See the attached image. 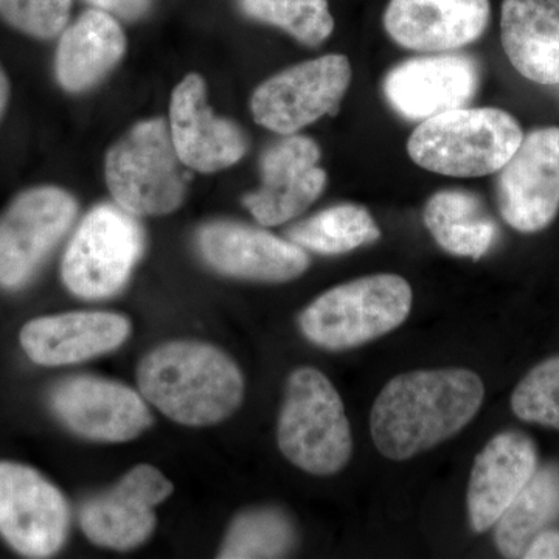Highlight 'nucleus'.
<instances>
[{
  "instance_id": "c85d7f7f",
  "label": "nucleus",
  "mask_w": 559,
  "mask_h": 559,
  "mask_svg": "<svg viewBox=\"0 0 559 559\" xmlns=\"http://www.w3.org/2000/svg\"><path fill=\"white\" fill-rule=\"evenodd\" d=\"M73 0H0V20L24 35L53 39L68 27Z\"/></svg>"
},
{
  "instance_id": "c756f323",
  "label": "nucleus",
  "mask_w": 559,
  "mask_h": 559,
  "mask_svg": "<svg viewBox=\"0 0 559 559\" xmlns=\"http://www.w3.org/2000/svg\"><path fill=\"white\" fill-rule=\"evenodd\" d=\"M95 9L112 14L117 20L139 21L153 5V0H87Z\"/></svg>"
},
{
  "instance_id": "0eeeda50",
  "label": "nucleus",
  "mask_w": 559,
  "mask_h": 559,
  "mask_svg": "<svg viewBox=\"0 0 559 559\" xmlns=\"http://www.w3.org/2000/svg\"><path fill=\"white\" fill-rule=\"evenodd\" d=\"M145 249V234L127 210L97 205L81 221L64 259L62 282L81 299H108L130 280Z\"/></svg>"
},
{
  "instance_id": "9d476101",
  "label": "nucleus",
  "mask_w": 559,
  "mask_h": 559,
  "mask_svg": "<svg viewBox=\"0 0 559 559\" xmlns=\"http://www.w3.org/2000/svg\"><path fill=\"white\" fill-rule=\"evenodd\" d=\"M500 215L514 230L535 234L549 227L559 212V128H539L498 171Z\"/></svg>"
},
{
  "instance_id": "a878e982",
  "label": "nucleus",
  "mask_w": 559,
  "mask_h": 559,
  "mask_svg": "<svg viewBox=\"0 0 559 559\" xmlns=\"http://www.w3.org/2000/svg\"><path fill=\"white\" fill-rule=\"evenodd\" d=\"M293 521L282 510L253 509L231 522L218 558H283L296 546Z\"/></svg>"
},
{
  "instance_id": "473e14b6",
  "label": "nucleus",
  "mask_w": 559,
  "mask_h": 559,
  "mask_svg": "<svg viewBox=\"0 0 559 559\" xmlns=\"http://www.w3.org/2000/svg\"><path fill=\"white\" fill-rule=\"evenodd\" d=\"M557 86L559 87V84H557Z\"/></svg>"
},
{
  "instance_id": "393cba45",
  "label": "nucleus",
  "mask_w": 559,
  "mask_h": 559,
  "mask_svg": "<svg viewBox=\"0 0 559 559\" xmlns=\"http://www.w3.org/2000/svg\"><path fill=\"white\" fill-rule=\"evenodd\" d=\"M381 230L369 210L356 204L333 205L294 224L288 240L320 255H342L380 240Z\"/></svg>"
},
{
  "instance_id": "aec40b11",
  "label": "nucleus",
  "mask_w": 559,
  "mask_h": 559,
  "mask_svg": "<svg viewBox=\"0 0 559 559\" xmlns=\"http://www.w3.org/2000/svg\"><path fill=\"white\" fill-rule=\"evenodd\" d=\"M130 333L131 323L124 316L66 312L28 322L21 331V345L39 366H70L119 348Z\"/></svg>"
},
{
  "instance_id": "20e7f679",
  "label": "nucleus",
  "mask_w": 559,
  "mask_h": 559,
  "mask_svg": "<svg viewBox=\"0 0 559 559\" xmlns=\"http://www.w3.org/2000/svg\"><path fill=\"white\" fill-rule=\"evenodd\" d=\"M186 170L164 119L134 124L110 146L105 160L110 197L134 216L176 212L187 197Z\"/></svg>"
},
{
  "instance_id": "4be33fe9",
  "label": "nucleus",
  "mask_w": 559,
  "mask_h": 559,
  "mask_svg": "<svg viewBox=\"0 0 559 559\" xmlns=\"http://www.w3.org/2000/svg\"><path fill=\"white\" fill-rule=\"evenodd\" d=\"M500 38L524 79L559 84V0H503Z\"/></svg>"
},
{
  "instance_id": "423d86ee",
  "label": "nucleus",
  "mask_w": 559,
  "mask_h": 559,
  "mask_svg": "<svg viewBox=\"0 0 559 559\" xmlns=\"http://www.w3.org/2000/svg\"><path fill=\"white\" fill-rule=\"evenodd\" d=\"M412 288L400 275H369L326 290L301 311V333L330 352L359 347L409 318Z\"/></svg>"
},
{
  "instance_id": "6e6552de",
  "label": "nucleus",
  "mask_w": 559,
  "mask_h": 559,
  "mask_svg": "<svg viewBox=\"0 0 559 559\" xmlns=\"http://www.w3.org/2000/svg\"><path fill=\"white\" fill-rule=\"evenodd\" d=\"M79 215L75 197L55 186L22 191L0 215V286L20 289L40 270Z\"/></svg>"
},
{
  "instance_id": "b1692460",
  "label": "nucleus",
  "mask_w": 559,
  "mask_h": 559,
  "mask_svg": "<svg viewBox=\"0 0 559 559\" xmlns=\"http://www.w3.org/2000/svg\"><path fill=\"white\" fill-rule=\"evenodd\" d=\"M558 520L559 466H543L496 522V546L503 557L522 558L535 536Z\"/></svg>"
},
{
  "instance_id": "f3484780",
  "label": "nucleus",
  "mask_w": 559,
  "mask_h": 559,
  "mask_svg": "<svg viewBox=\"0 0 559 559\" xmlns=\"http://www.w3.org/2000/svg\"><path fill=\"white\" fill-rule=\"evenodd\" d=\"M170 127L178 156L189 170L216 173L238 164L248 151L245 131L216 117L200 73L183 76L171 94Z\"/></svg>"
},
{
  "instance_id": "f257e3e1",
  "label": "nucleus",
  "mask_w": 559,
  "mask_h": 559,
  "mask_svg": "<svg viewBox=\"0 0 559 559\" xmlns=\"http://www.w3.org/2000/svg\"><path fill=\"white\" fill-rule=\"evenodd\" d=\"M484 399V382L471 370L400 374L382 389L371 409L374 447L395 462L415 457L465 428Z\"/></svg>"
},
{
  "instance_id": "7ed1b4c3",
  "label": "nucleus",
  "mask_w": 559,
  "mask_h": 559,
  "mask_svg": "<svg viewBox=\"0 0 559 559\" xmlns=\"http://www.w3.org/2000/svg\"><path fill=\"white\" fill-rule=\"evenodd\" d=\"M520 121L498 108H459L421 121L407 151L425 170L451 178L495 175L520 148Z\"/></svg>"
},
{
  "instance_id": "7c9ffc66",
  "label": "nucleus",
  "mask_w": 559,
  "mask_h": 559,
  "mask_svg": "<svg viewBox=\"0 0 559 559\" xmlns=\"http://www.w3.org/2000/svg\"><path fill=\"white\" fill-rule=\"evenodd\" d=\"M522 558L525 559H559L558 530H544L528 544Z\"/></svg>"
},
{
  "instance_id": "6ab92c4d",
  "label": "nucleus",
  "mask_w": 559,
  "mask_h": 559,
  "mask_svg": "<svg viewBox=\"0 0 559 559\" xmlns=\"http://www.w3.org/2000/svg\"><path fill=\"white\" fill-rule=\"evenodd\" d=\"M538 469V450L525 433L507 430L474 460L468 485L471 528L484 533L509 509Z\"/></svg>"
},
{
  "instance_id": "412c9836",
  "label": "nucleus",
  "mask_w": 559,
  "mask_h": 559,
  "mask_svg": "<svg viewBox=\"0 0 559 559\" xmlns=\"http://www.w3.org/2000/svg\"><path fill=\"white\" fill-rule=\"evenodd\" d=\"M127 51L120 21L98 9L84 11L61 33L55 73L62 90L81 94L102 83Z\"/></svg>"
},
{
  "instance_id": "ddd939ff",
  "label": "nucleus",
  "mask_w": 559,
  "mask_h": 559,
  "mask_svg": "<svg viewBox=\"0 0 559 559\" xmlns=\"http://www.w3.org/2000/svg\"><path fill=\"white\" fill-rule=\"evenodd\" d=\"M173 492L171 481L151 465L134 466L109 491L81 510L84 535L105 549L132 550L156 528V509Z\"/></svg>"
},
{
  "instance_id": "1a4fd4ad",
  "label": "nucleus",
  "mask_w": 559,
  "mask_h": 559,
  "mask_svg": "<svg viewBox=\"0 0 559 559\" xmlns=\"http://www.w3.org/2000/svg\"><path fill=\"white\" fill-rule=\"evenodd\" d=\"M352 83L344 55L300 62L264 81L250 98L253 119L280 135L297 134L323 116H334Z\"/></svg>"
},
{
  "instance_id": "f03ea898",
  "label": "nucleus",
  "mask_w": 559,
  "mask_h": 559,
  "mask_svg": "<svg viewBox=\"0 0 559 559\" xmlns=\"http://www.w3.org/2000/svg\"><path fill=\"white\" fill-rule=\"evenodd\" d=\"M143 399L183 426H212L229 418L245 399L237 364L215 345L168 342L139 364Z\"/></svg>"
},
{
  "instance_id": "5701e85b",
  "label": "nucleus",
  "mask_w": 559,
  "mask_h": 559,
  "mask_svg": "<svg viewBox=\"0 0 559 559\" xmlns=\"http://www.w3.org/2000/svg\"><path fill=\"white\" fill-rule=\"evenodd\" d=\"M423 219L440 248L455 257L480 260L498 237L495 219L471 191H439L426 204Z\"/></svg>"
},
{
  "instance_id": "2eb2a0df",
  "label": "nucleus",
  "mask_w": 559,
  "mask_h": 559,
  "mask_svg": "<svg viewBox=\"0 0 559 559\" xmlns=\"http://www.w3.org/2000/svg\"><path fill=\"white\" fill-rule=\"evenodd\" d=\"M51 407L76 436L105 443L134 440L151 425L145 399L128 385L76 377L51 393Z\"/></svg>"
},
{
  "instance_id": "cd10ccee",
  "label": "nucleus",
  "mask_w": 559,
  "mask_h": 559,
  "mask_svg": "<svg viewBox=\"0 0 559 559\" xmlns=\"http://www.w3.org/2000/svg\"><path fill=\"white\" fill-rule=\"evenodd\" d=\"M511 409L524 421L559 430V356L522 378L511 395Z\"/></svg>"
},
{
  "instance_id": "bb28decb",
  "label": "nucleus",
  "mask_w": 559,
  "mask_h": 559,
  "mask_svg": "<svg viewBox=\"0 0 559 559\" xmlns=\"http://www.w3.org/2000/svg\"><path fill=\"white\" fill-rule=\"evenodd\" d=\"M250 20L274 25L308 47H319L334 31L329 0H237Z\"/></svg>"
},
{
  "instance_id": "dca6fc26",
  "label": "nucleus",
  "mask_w": 559,
  "mask_h": 559,
  "mask_svg": "<svg viewBox=\"0 0 559 559\" xmlns=\"http://www.w3.org/2000/svg\"><path fill=\"white\" fill-rule=\"evenodd\" d=\"M479 64L468 55L412 58L395 66L384 80L389 105L404 119L426 121L465 108L479 90Z\"/></svg>"
},
{
  "instance_id": "4468645a",
  "label": "nucleus",
  "mask_w": 559,
  "mask_h": 559,
  "mask_svg": "<svg viewBox=\"0 0 559 559\" xmlns=\"http://www.w3.org/2000/svg\"><path fill=\"white\" fill-rule=\"evenodd\" d=\"M320 156L314 140L297 134L285 135L264 151L260 189L242 200L261 226L288 223L318 200L326 187V173L318 165Z\"/></svg>"
},
{
  "instance_id": "39448f33",
  "label": "nucleus",
  "mask_w": 559,
  "mask_h": 559,
  "mask_svg": "<svg viewBox=\"0 0 559 559\" xmlns=\"http://www.w3.org/2000/svg\"><path fill=\"white\" fill-rule=\"evenodd\" d=\"M280 451L297 468L333 476L352 457V429L344 401L329 378L312 367L293 371L280 411Z\"/></svg>"
},
{
  "instance_id": "a211bd4d",
  "label": "nucleus",
  "mask_w": 559,
  "mask_h": 559,
  "mask_svg": "<svg viewBox=\"0 0 559 559\" xmlns=\"http://www.w3.org/2000/svg\"><path fill=\"white\" fill-rule=\"evenodd\" d=\"M489 16V0H390L384 27L404 49L443 53L479 39Z\"/></svg>"
},
{
  "instance_id": "9b49d317",
  "label": "nucleus",
  "mask_w": 559,
  "mask_h": 559,
  "mask_svg": "<svg viewBox=\"0 0 559 559\" xmlns=\"http://www.w3.org/2000/svg\"><path fill=\"white\" fill-rule=\"evenodd\" d=\"M69 521L60 489L28 466L0 462V535L14 550L51 557L68 538Z\"/></svg>"
},
{
  "instance_id": "2f4dec72",
  "label": "nucleus",
  "mask_w": 559,
  "mask_h": 559,
  "mask_svg": "<svg viewBox=\"0 0 559 559\" xmlns=\"http://www.w3.org/2000/svg\"><path fill=\"white\" fill-rule=\"evenodd\" d=\"M10 102V81L7 76L5 70L0 64V120H2L3 114H5L7 106Z\"/></svg>"
},
{
  "instance_id": "f8f14e48",
  "label": "nucleus",
  "mask_w": 559,
  "mask_h": 559,
  "mask_svg": "<svg viewBox=\"0 0 559 559\" xmlns=\"http://www.w3.org/2000/svg\"><path fill=\"white\" fill-rule=\"evenodd\" d=\"M197 242L209 266L227 277L285 283L300 277L310 266L307 250L296 242L238 221L205 224Z\"/></svg>"
}]
</instances>
